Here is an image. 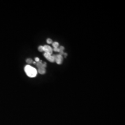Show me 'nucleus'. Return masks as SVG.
<instances>
[{"instance_id":"nucleus-1","label":"nucleus","mask_w":125,"mask_h":125,"mask_svg":"<svg viewBox=\"0 0 125 125\" xmlns=\"http://www.w3.org/2000/svg\"><path fill=\"white\" fill-rule=\"evenodd\" d=\"M24 71L28 76L30 78L35 77L37 74V71L35 68L31 66L30 65H27L24 67Z\"/></svg>"},{"instance_id":"nucleus-2","label":"nucleus","mask_w":125,"mask_h":125,"mask_svg":"<svg viewBox=\"0 0 125 125\" xmlns=\"http://www.w3.org/2000/svg\"><path fill=\"white\" fill-rule=\"evenodd\" d=\"M43 51L45 52V53H47L52 55L53 53V49L49 45H44L43 46Z\"/></svg>"},{"instance_id":"nucleus-3","label":"nucleus","mask_w":125,"mask_h":125,"mask_svg":"<svg viewBox=\"0 0 125 125\" xmlns=\"http://www.w3.org/2000/svg\"><path fill=\"white\" fill-rule=\"evenodd\" d=\"M38 72L41 74H44L46 73V70L45 68H41L38 69Z\"/></svg>"},{"instance_id":"nucleus-4","label":"nucleus","mask_w":125,"mask_h":125,"mask_svg":"<svg viewBox=\"0 0 125 125\" xmlns=\"http://www.w3.org/2000/svg\"><path fill=\"white\" fill-rule=\"evenodd\" d=\"M46 59L48 60H49V62H54V59L52 55L49 56V57H47V58H46Z\"/></svg>"},{"instance_id":"nucleus-5","label":"nucleus","mask_w":125,"mask_h":125,"mask_svg":"<svg viewBox=\"0 0 125 125\" xmlns=\"http://www.w3.org/2000/svg\"><path fill=\"white\" fill-rule=\"evenodd\" d=\"M52 45L54 48H58V46H59V43L57 42H52Z\"/></svg>"},{"instance_id":"nucleus-6","label":"nucleus","mask_w":125,"mask_h":125,"mask_svg":"<svg viewBox=\"0 0 125 125\" xmlns=\"http://www.w3.org/2000/svg\"><path fill=\"white\" fill-rule=\"evenodd\" d=\"M55 62H56V63H57V64H61L62 63V60H60V59H56V60H55Z\"/></svg>"},{"instance_id":"nucleus-7","label":"nucleus","mask_w":125,"mask_h":125,"mask_svg":"<svg viewBox=\"0 0 125 125\" xmlns=\"http://www.w3.org/2000/svg\"><path fill=\"white\" fill-rule=\"evenodd\" d=\"M46 42L48 43V44H51V43H52V40L51 39H50V38L47 39Z\"/></svg>"},{"instance_id":"nucleus-8","label":"nucleus","mask_w":125,"mask_h":125,"mask_svg":"<svg viewBox=\"0 0 125 125\" xmlns=\"http://www.w3.org/2000/svg\"><path fill=\"white\" fill-rule=\"evenodd\" d=\"M26 62H27L28 64H31L32 62V59H28L26 60Z\"/></svg>"},{"instance_id":"nucleus-9","label":"nucleus","mask_w":125,"mask_h":125,"mask_svg":"<svg viewBox=\"0 0 125 125\" xmlns=\"http://www.w3.org/2000/svg\"><path fill=\"white\" fill-rule=\"evenodd\" d=\"M38 51L40 52H43V46H40L38 47Z\"/></svg>"},{"instance_id":"nucleus-10","label":"nucleus","mask_w":125,"mask_h":125,"mask_svg":"<svg viewBox=\"0 0 125 125\" xmlns=\"http://www.w3.org/2000/svg\"><path fill=\"white\" fill-rule=\"evenodd\" d=\"M53 51L54 52H59V51H60V49H59V48H54Z\"/></svg>"},{"instance_id":"nucleus-11","label":"nucleus","mask_w":125,"mask_h":125,"mask_svg":"<svg viewBox=\"0 0 125 125\" xmlns=\"http://www.w3.org/2000/svg\"><path fill=\"white\" fill-rule=\"evenodd\" d=\"M59 49H60V51H64V47L62 46H61L60 47V48H59Z\"/></svg>"},{"instance_id":"nucleus-12","label":"nucleus","mask_w":125,"mask_h":125,"mask_svg":"<svg viewBox=\"0 0 125 125\" xmlns=\"http://www.w3.org/2000/svg\"><path fill=\"white\" fill-rule=\"evenodd\" d=\"M35 62H40V59H39L38 57H35Z\"/></svg>"},{"instance_id":"nucleus-13","label":"nucleus","mask_w":125,"mask_h":125,"mask_svg":"<svg viewBox=\"0 0 125 125\" xmlns=\"http://www.w3.org/2000/svg\"><path fill=\"white\" fill-rule=\"evenodd\" d=\"M43 67H44V68H45V67H46V63L45 62H43Z\"/></svg>"},{"instance_id":"nucleus-14","label":"nucleus","mask_w":125,"mask_h":125,"mask_svg":"<svg viewBox=\"0 0 125 125\" xmlns=\"http://www.w3.org/2000/svg\"><path fill=\"white\" fill-rule=\"evenodd\" d=\"M63 55H64V56H65V57H66L67 55V54L66 53H64V54H63Z\"/></svg>"},{"instance_id":"nucleus-15","label":"nucleus","mask_w":125,"mask_h":125,"mask_svg":"<svg viewBox=\"0 0 125 125\" xmlns=\"http://www.w3.org/2000/svg\"><path fill=\"white\" fill-rule=\"evenodd\" d=\"M32 63H33V64H36V63H37V62H32Z\"/></svg>"}]
</instances>
